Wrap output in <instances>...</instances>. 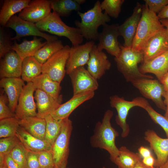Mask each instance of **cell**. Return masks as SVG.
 Here are the masks:
<instances>
[{"label": "cell", "mask_w": 168, "mask_h": 168, "mask_svg": "<svg viewBox=\"0 0 168 168\" xmlns=\"http://www.w3.org/2000/svg\"><path fill=\"white\" fill-rule=\"evenodd\" d=\"M113 115V112L110 110L105 112L102 121L98 122L96 124L93 134L90 138L92 147L106 151L113 162L119 153V149L115 143L119 133L112 127L110 122Z\"/></svg>", "instance_id": "cell-1"}, {"label": "cell", "mask_w": 168, "mask_h": 168, "mask_svg": "<svg viewBox=\"0 0 168 168\" xmlns=\"http://www.w3.org/2000/svg\"><path fill=\"white\" fill-rule=\"evenodd\" d=\"M120 54L114 58V60L118 71L127 82L131 83L136 79L143 78H153L152 76L142 73L139 70L138 64L143 62L142 51H138L124 45H120Z\"/></svg>", "instance_id": "cell-2"}, {"label": "cell", "mask_w": 168, "mask_h": 168, "mask_svg": "<svg viewBox=\"0 0 168 168\" xmlns=\"http://www.w3.org/2000/svg\"><path fill=\"white\" fill-rule=\"evenodd\" d=\"M100 3L97 1L93 7L86 12H77L81 21H76L75 24L80 30L83 37L90 41L98 40V28L110 21V17L105 12H102Z\"/></svg>", "instance_id": "cell-3"}, {"label": "cell", "mask_w": 168, "mask_h": 168, "mask_svg": "<svg viewBox=\"0 0 168 168\" xmlns=\"http://www.w3.org/2000/svg\"><path fill=\"white\" fill-rule=\"evenodd\" d=\"M142 6L141 16L131 47L138 51H142L148 40L165 28L156 14L151 11L145 4Z\"/></svg>", "instance_id": "cell-4"}, {"label": "cell", "mask_w": 168, "mask_h": 168, "mask_svg": "<svg viewBox=\"0 0 168 168\" xmlns=\"http://www.w3.org/2000/svg\"><path fill=\"white\" fill-rule=\"evenodd\" d=\"M41 31H46L59 36L67 38L72 46L81 44L84 38L79 29L67 25L55 12H51L46 18L35 23Z\"/></svg>", "instance_id": "cell-5"}, {"label": "cell", "mask_w": 168, "mask_h": 168, "mask_svg": "<svg viewBox=\"0 0 168 168\" xmlns=\"http://www.w3.org/2000/svg\"><path fill=\"white\" fill-rule=\"evenodd\" d=\"M72 128V122L69 118L63 119L60 132L51 149L56 168H66Z\"/></svg>", "instance_id": "cell-6"}, {"label": "cell", "mask_w": 168, "mask_h": 168, "mask_svg": "<svg viewBox=\"0 0 168 168\" xmlns=\"http://www.w3.org/2000/svg\"><path fill=\"white\" fill-rule=\"evenodd\" d=\"M71 47L68 45L58 51L42 65V73L61 83L66 73V67Z\"/></svg>", "instance_id": "cell-7"}, {"label": "cell", "mask_w": 168, "mask_h": 168, "mask_svg": "<svg viewBox=\"0 0 168 168\" xmlns=\"http://www.w3.org/2000/svg\"><path fill=\"white\" fill-rule=\"evenodd\" d=\"M5 27L11 28L16 32V35L11 38L12 40H18L22 37L29 36L40 37L45 39L48 42L58 40L55 36L41 31L35 23L24 20L16 15H14L10 18Z\"/></svg>", "instance_id": "cell-8"}, {"label": "cell", "mask_w": 168, "mask_h": 168, "mask_svg": "<svg viewBox=\"0 0 168 168\" xmlns=\"http://www.w3.org/2000/svg\"><path fill=\"white\" fill-rule=\"evenodd\" d=\"M131 83L143 96L151 100L158 108L165 111L166 107L162 97L166 91L158 80L143 78L136 79Z\"/></svg>", "instance_id": "cell-9"}, {"label": "cell", "mask_w": 168, "mask_h": 168, "mask_svg": "<svg viewBox=\"0 0 168 168\" xmlns=\"http://www.w3.org/2000/svg\"><path fill=\"white\" fill-rule=\"evenodd\" d=\"M119 26L118 24L109 25L106 23L103 25L102 31L99 33L98 39V49L100 51L105 49L114 58L117 57L121 51L118 41V37L120 36Z\"/></svg>", "instance_id": "cell-10"}, {"label": "cell", "mask_w": 168, "mask_h": 168, "mask_svg": "<svg viewBox=\"0 0 168 168\" xmlns=\"http://www.w3.org/2000/svg\"><path fill=\"white\" fill-rule=\"evenodd\" d=\"M110 99L111 107L114 108L117 111L115 121L122 129L121 137L123 138L126 137L130 132L129 126L126 122L128 115L132 108L139 107V103L136 98L132 101H128L117 95L111 96Z\"/></svg>", "instance_id": "cell-11"}, {"label": "cell", "mask_w": 168, "mask_h": 168, "mask_svg": "<svg viewBox=\"0 0 168 168\" xmlns=\"http://www.w3.org/2000/svg\"><path fill=\"white\" fill-rule=\"evenodd\" d=\"M36 89L32 82H27L24 86L15 112V117L18 120L37 116L36 104L34 96Z\"/></svg>", "instance_id": "cell-12"}, {"label": "cell", "mask_w": 168, "mask_h": 168, "mask_svg": "<svg viewBox=\"0 0 168 168\" xmlns=\"http://www.w3.org/2000/svg\"><path fill=\"white\" fill-rule=\"evenodd\" d=\"M73 88V94L94 91L98 88L97 80L84 66L77 68L69 75Z\"/></svg>", "instance_id": "cell-13"}, {"label": "cell", "mask_w": 168, "mask_h": 168, "mask_svg": "<svg viewBox=\"0 0 168 168\" xmlns=\"http://www.w3.org/2000/svg\"><path fill=\"white\" fill-rule=\"evenodd\" d=\"M167 50L168 30L164 28L151 37L146 44L142 51L143 63L150 61Z\"/></svg>", "instance_id": "cell-14"}, {"label": "cell", "mask_w": 168, "mask_h": 168, "mask_svg": "<svg viewBox=\"0 0 168 168\" xmlns=\"http://www.w3.org/2000/svg\"><path fill=\"white\" fill-rule=\"evenodd\" d=\"M94 45V41L91 40L71 47L66 67L67 74L69 75L76 68L87 64L90 52Z\"/></svg>", "instance_id": "cell-15"}, {"label": "cell", "mask_w": 168, "mask_h": 168, "mask_svg": "<svg viewBox=\"0 0 168 168\" xmlns=\"http://www.w3.org/2000/svg\"><path fill=\"white\" fill-rule=\"evenodd\" d=\"M50 0H31L27 7L19 13L21 19L36 23L47 17L51 12Z\"/></svg>", "instance_id": "cell-16"}, {"label": "cell", "mask_w": 168, "mask_h": 168, "mask_svg": "<svg viewBox=\"0 0 168 168\" xmlns=\"http://www.w3.org/2000/svg\"><path fill=\"white\" fill-rule=\"evenodd\" d=\"M142 11V6L137 2L134 7L132 15L125 21L119 26L120 36L123 37L124 40V46L131 48Z\"/></svg>", "instance_id": "cell-17"}, {"label": "cell", "mask_w": 168, "mask_h": 168, "mask_svg": "<svg viewBox=\"0 0 168 168\" xmlns=\"http://www.w3.org/2000/svg\"><path fill=\"white\" fill-rule=\"evenodd\" d=\"M144 138L149 143L150 148L156 156L154 167H160L168 157V138L160 137L154 131L151 129L145 132Z\"/></svg>", "instance_id": "cell-18"}, {"label": "cell", "mask_w": 168, "mask_h": 168, "mask_svg": "<svg viewBox=\"0 0 168 168\" xmlns=\"http://www.w3.org/2000/svg\"><path fill=\"white\" fill-rule=\"evenodd\" d=\"M87 64V69L97 80L100 79L106 71L110 69L111 65L106 54L103 51H99L95 45L90 52Z\"/></svg>", "instance_id": "cell-19"}, {"label": "cell", "mask_w": 168, "mask_h": 168, "mask_svg": "<svg viewBox=\"0 0 168 168\" xmlns=\"http://www.w3.org/2000/svg\"><path fill=\"white\" fill-rule=\"evenodd\" d=\"M94 95V91L74 95L68 100L61 104L51 115L57 120H63L69 118L75 110L84 102L91 99Z\"/></svg>", "instance_id": "cell-20"}, {"label": "cell", "mask_w": 168, "mask_h": 168, "mask_svg": "<svg viewBox=\"0 0 168 168\" xmlns=\"http://www.w3.org/2000/svg\"><path fill=\"white\" fill-rule=\"evenodd\" d=\"M36 101L37 116L45 119L56 110L62 104V96L58 98H54L43 91L36 89L34 94Z\"/></svg>", "instance_id": "cell-21"}, {"label": "cell", "mask_w": 168, "mask_h": 168, "mask_svg": "<svg viewBox=\"0 0 168 168\" xmlns=\"http://www.w3.org/2000/svg\"><path fill=\"white\" fill-rule=\"evenodd\" d=\"M25 85L21 77L4 78L0 81V86L6 94L8 106L13 113L15 112L19 99Z\"/></svg>", "instance_id": "cell-22"}, {"label": "cell", "mask_w": 168, "mask_h": 168, "mask_svg": "<svg viewBox=\"0 0 168 168\" xmlns=\"http://www.w3.org/2000/svg\"><path fill=\"white\" fill-rule=\"evenodd\" d=\"M1 59V78L21 77L23 60L15 51L11 50Z\"/></svg>", "instance_id": "cell-23"}, {"label": "cell", "mask_w": 168, "mask_h": 168, "mask_svg": "<svg viewBox=\"0 0 168 168\" xmlns=\"http://www.w3.org/2000/svg\"><path fill=\"white\" fill-rule=\"evenodd\" d=\"M139 68L142 73L154 74L160 82L168 72V50L150 61L142 63Z\"/></svg>", "instance_id": "cell-24"}, {"label": "cell", "mask_w": 168, "mask_h": 168, "mask_svg": "<svg viewBox=\"0 0 168 168\" xmlns=\"http://www.w3.org/2000/svg\"><path fill=\"white\" fill-rule=\"evenodd\" d=\"M16 136L28 150L38 152L51 149L52 146L46 141L33 136L20 126L17 131Z\"/></svg>", "instance_id": "cell-25"}, {"label": "cell", "mask_w": 168, "mask_h": 168, "mask_svg": "<svg viewBox=\"0 0 168 168\" xmlns=\"http://www.w3.org/2000/svg\"><path fill=\"white\" fill-rule=\"evenodd\" d=\"M30 0H4L0 11V24L5 27L14 14L20 12L28 5Z\"/></svg>", "instance_id": "cell-26"}, {"label": "cell", "mask_w": 168, "mask_h": 168, "mask_svg": "<svg viewBox=\"0 0 168 168\" xmlns=\"http://www.w3.org/2000/svg\"><path fill=\"white\" fill-rule=\"evenodd\" d=\"M20 126L33 136L44 140L46 127L45 119L37 116L29 117L19 121Z\"/></svg>", "instance_id": "cell-27"}, {"label": "cell", "mask_w": 168, "mask_h": 168, "mask_svg": "<svg viewBox=\"0 0 168 168\" xmlns=\"http://www.w3.org/2000/svg\"><path fill=\"white\" fill-rule=\"evenodd\" d=\"M41 38L34 37L32 40H25L20 44L15 42L12 50L15 51L23 60L26 58L34 56L36 52L43 46L47 41L43 42Z\"/></svg>", "instance_id": "cell-28"}, {"label": "cell", "mask_w": 168, "mask_h": 168, "mask_svg": "<svg viewBox=\"0 0 168 168\" xmlns=\"http://www.w3.org/2000/svg\"><path fill=\"white\" fill-rule=\"evenodd\" d=\"M36 89L40 90L51 96L58 98L61 89L60 83L52 79L46 74L41 73L32 82Z\"/></svg>", "instance_id": "cell-29"}, {"label": "cell", "mask_w": 168, "mask_h": 168, "mask_svg": "<svg viewBox=\"0 0 168 168\" xmlns=\"http://www.w3.org/2000/svg\"><path fill=\"white\" fill-rule=\"evenodd\" d=\"M42 65L34 56L25 58L22 61L21 78L27 83L32 82L42 73Z\"/></svg>", "instance_id": "cell-30"}, {"label": "cell", "mask_w": 168, "mask_h": 168, "mask_svg": "<svg viewBox=\"0 0 168 168\" xmlns=\"http://www.w3.org/2000/svg\"><path fill=\"white\" fill-rule=\"evenodd\" d=\"M119 149V154L113 162L118 168H133L142 159L139 153L130 151L125 146H122Z\"/></svg>", "instance_id": "cell-31"}, {"label": "cell", "mask_w": 168, "mask_h": 168, "mask_svg": "<svg viewBox=\"0 0 168 168\" xmlns=\"http://www.w3.org/2000/svg\"><path fill=\"white\" fill-rule=\"evenodd\" d=\"M52 9L60 16H68L73 11L79 12L80 5L77 0H50Z\"/></svg>", "instance_id": "cell-32"}, {"label": "cell", "mask_w": 168, "mask_h": 168, "mask_svg": "<svg viewBox=\"0 0 168 168\" xmlns=\"http://www.w3.org/2000/svg\"><path fill=\"white\" fill-rule=\"evenodd\" d=\"M137 98L139 104V107L146 110L153 122L159 124L163 128L167 138H168V119L156 111L145 99L141 97Z\"/></svg>", "instance_id": "cell-33"}, {"label": "cell", "mask_w": 168, "mask_h": 168, "mask_svg": "<svg viewBox=\"0 0 168 168\" xmlns=\"http://www.w3.org/2000/svg\"><path fill=\"white\" fill-rule=\"evenodd\" d=\"M64 46L62 41L57 40L47 43L35 53L34 57L41 64L45 63L56 52L62 49Z\"/></svg>", "instance_id": "cell-34"}, {"label": "cell", "mask_w": 168, "mask_h": 168, "mask_svg": "<svg viewBox=\"0 0 168 168\" xmlns=\"http://www.w3.org/2000/svg\"><path fill=\"white\" fill-rule=\"evenodd\" d=\"M46 127L44 140L52 146L59 134L62 128L63 120H57L51 115L45 118Z\"/></svg>", "instance_id": "cell-35"}, {"label": "cell", "mask_w": 168, "mask_h": 168, "mask_svg": "<svg viewBox=\"0 0 168 168\" xmlns=\"http://www.w3.org/2000/svg\"><path fill=\"white\" fill-rule=\"evenodd\" d=\"M19 121L15 117L0 120V138L16 136L20 126Z\"/></svg>", "instance_id": "cell-36"}, {"label": "cell", "mask_w": 168, "mask_h": 168, "mask_svg": "<svg viewBox=\"0 0 168 168\" xmlns=\"http://www.w3.org/2000/svg\"><path fill=\"white\" fill-rule=\"evenodd\" d=\"M20 142L16 136L0 138V165L4 163L6 156L9 154Z\"/></svg>", "instance_id": "cell-37"}, {"label": "cell", "mask_w": 168, "mask_h": 168, "mask_svg": "<svg viewBox=\"0 0 168 168\" xmlns=\"http://www.w3.org/2000/svg\"><path fill=\"white\" fill-rule=\"evenodd\" d=\"M124 0H104L100 3L102 10H104L110 17L117 18L121 12Z\"/></svg>", "instance_id": "cell-38"}, {"label": "cell", "mask_w": 168, "mask_h": 168, "mask_svg": "<svg viewBox=\"0 0 168 168\" xmlns=\"http://www.w3.org/2000/svg\"><path fill=\"white\" fill-rule=\"evenodd\" d=\"M27 151L20 142L9 153L19 168H26Z\"/></svg>", "instance_id": "cell-39"}, {"label": "cell", "mask_w": 168, "mask_h": 168, "mask_svg": "<svg viewBox=\"0 0 168 168\" xmlns=\"http://www.w3.org/2000/svg\"><path fill=\"white\" fill-rule=\"evenodd\" d=\"M11 38L3 27H0V58H3L12 50Z\"/></svg>", "instance_id": "cell-40"}, {"label": "cell", "mask_w": 168, "mask_h": 168, "mask_svg": "<svg viewBox=\"0 0 168 168\" xmlns=\"http://www.w3.org/2000/svg\"><path fill=\"white\" fill-rule=\"evenodd\" d=\"M41 168H56L51 150L38 152Z\"/></svg>", "instance_id": "cell-41"}, {"label": "cell", "mask_w": 168, "mask_h": 168, "mask_svg": "<svg viewBox=\"0 0 168 168\" xmlns=\"http://www.w3.org/2000/svg\"><path fill=\"white\" fill-rule=\"evenodd\" d=\"M144 1L149 9L156 14L160 12L168 4V0H144Z\"/></svg>", "instance_id": "cell-42"}, {"label": "cell", "mask_w": 168, "mask_h": 168, "mask_svg": "<svg viewBox=\"0 0 168 168\" xmlns=\"http://www.w3.org/2000/svg\"><path fill=\"white\" fill-rule=\"evenodd\" d=\"M5 97L2 94L0 96V120L15 117L13 112L6 104Z\"/></svg>", "instance_id": "cell-43"}, {"label": "cell", "mask_w": 168, "mask_h": 168, "mask_svg": "<svg viewBox=\"0 0 168 168\" xmlns=\"http://www.w3.org/2000/svg\"><path fill=\"white\" fill-rule=\"evenodd\" d=\"M26 168H41L37 152L28 150Z\"/></svg>", "instance_id": "cell-44"}, {"label": "cell", "mask_w": 168, "mask_h": 168, "mask_svg": "<svg viewBox=\"0 0 168 168\" xmlns=\"http://www.w3.org/2000/svg\"><path fill=\"white\" fill-rule=\"evenodd\" d=\"M4 163L7 168H19L18 165L12 158L10 154L6 156Z\"/></svg>", "instance_id": "cell-45"}, {"label": "cell", "mask_w": 168, "mask_h": 168, "mask_svg": "<svg viewBox=\"0 0 168 168\" xmlns=\"http://www.w3.org/2000/svg\"><path fill=\"white\" fill-rule=\"evenodd\" d=\"M155 159L152 155L142 159V162L147 168H155Z\"/></svg>", "instance_id": "cell-46"}, {"label": "cell", "mask_w": 168, "mask_h": 168, "mask_svg": "<svg viewBox=\"0 0 168 168\" xmlns=\"http://www.w3.org/2000/svg\"><path fill=\"white\" fill-rule=\"evenodd\" d=\"M139 153L142 158L148 157L152 155L149 149L143 146H140L138 149Z\"/></svg>", "instance_id": "cell-47"}, {"label": "cell", "mask_w": 168, "mask_h": 168, "mask_svg": "<svg viewBox=\"0 0 168 168\" xmlns=\"http://www.w3.org/2000/svg\"><path fill=\"white\" fill-rule=\"evenodd\" d=\"M157 16L160 20L168 19V4L158 13Z\"/></svg>", "instance_id": "cell-48"}, {"label": "cell", "mask_w": 168, "mask_h": 168, "mask_svg": "<svg viewBox=\"0 0 168 168\" xmlns=\"http://www.w3.org/2000/svg\"><path fill=\"white\" fill-rule=\"evenodd\" d=\"M163 85L166 91H168V72L163 77L160 82Z\"/></svg>", "instance_id": "cell-49"}, {"label": "cell", "mask_w": 168, "mask_h": 168, "mask_svg": "<svg viewBox=\"0 0 168 168\" xmlns=\"http://www.w3.org/2000/svg\"><path fill=\"white\" fill-rule=\"evenodd\" d=\"M163 97L165 98L164 102L166 107L164 116L168 119V91H165Z\"/></svg>", "instance_id": "cell-50"}, {"label": "cell", "mask_w": 168, "mask_h": 168, "mask_svg": "<svg viewBox=\"0 0 168 168\" xmlns=\"http://www.w3.org/2000/svg\"><path fill=\"white\" fill-rule=\"evenodd\" d=\"M133 168H147L142 162V160L139 161Z\"/></svg>", "instance_id": "cell-51"}, {"label": "cell", "mask_w": 168, "mask_h": 168, "mask_svg": "<svg viewBox=\"0 0 168 168\" xmlns=\"http://www.w3.org/2000/svg\"><path fill=\"white\" fill-rule=\"evenodd\" d=\"M163 26L168 30V19L160 20Z\"/></svg>", "instance_id": "cell-52"}, {"label": "cell", "mask_w": 168, "mask_h": 168, "mask_svg": "<svg viewBox=\"0 0 168 168\" xmlns=\"http://www.w3.org/2000/svg\"><path fill=\"white\" fill-rule=\"evenodd\" d=\"M158 168H168V157L165 162L160 167Z\"/></svg>", "instance_id": "cell-53"}, {"label": "cell", "mask_w": 168, "mask_h": 168, "mask_svg": "<svg viewBox=\"0 0 168 168\" xmlns=\"http://www.w3.org/2000/svg\"><path fill=\"white\" fill-rule=\"evenodd\" d=\"M0 168H7L6 167V166L5 165V163H4L1 165H0Z\"/></svg>", "instance_id": "cell-54"}, {"label": "cell", "mask_w": 168, "mask_h": 168, "mask_svg": "<svg viewBox=\"0 0 168 168\" xmlns=\"http://www.w3.org/2000/svg\"><path fill=\"white\" fill-rule=\"evenodd\" d=\"M102 168H106L105 166H103L102 167Z\"/></svg>", "instance_id": "cell-55"}, {"label": "cell", "mask_w": 168, "mask_h": 168, "mask_svg": "<svg viewBox=\"0 0 168 168\" xmlns=\"http://www.w3.org/2000/svg\"></svg>", "instance_id": "cell-56"}]
</instances>
